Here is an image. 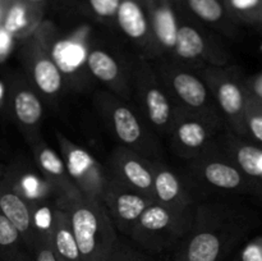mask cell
Listing matches in <instances>:
<instances>
[{"instance_id": "cell-34", "label": "cell", "mask_w": 262, "mask_h": 261, "mask_svg": "<svg viewBox=\"0 0 262 261\" xmlns=\"http://www.w3.org/2000/svg\"><path fill=\"white\" fill-rule=\"evenodd\" d=\"M30 2H35V3H38V2H43V0H30Z\"/></svg>"}, {"instance_id": "cell-5", "label": "cell", "mask_w": 262, "mask_h": 261, "mask_svg": "<svg viewBox=\"0 0 262 261\" xmlns=\"http://www.w3.org/2000/svg\"><path fill=\"white\" fill-rule=\"evenodd\" d=\"M207 181L214 186L225 189H235L246 183L241 170L224 163H211L205 170Z\"/></svg>"}, {"instance_id": "cell-13", "label": "cell", "mask_w": 262, "mask_h": 261, "mask_svg": "<svg viewBox=\"0 0 262 261\" xmlns=\"http://www.w3.org/2000/svg\"><path fill=\"white\" fill-rule=\"evenodd\" d=\"M113 118H114L115 130L120 140L127 143H132L138 140L141 135V128L130 110L125 107H118Z\"/></svg>"}, {"instance_id": "cell-4", "label": "cell", "mask_w": 262, "mask_h": 261, "mask_svg": "<svg viewBox=\"0 0 262 261\" xmlns=\"http://www.w3.org/2000/svg\"><path fill=\"white\" fill-rule=\"evenodd\" d=\"M222 252V241L210 232L192 238L187 250V261H216Z\"/></svg>"}, {"instance_id": "cell-27", "label": "cell", "mask_w": 262, "mask_h": 261, "mask_svg": "<svg viewBox=\"0 0 262 261\" xmlns=\"http://www.w3.org/2000/svg\"><path fill=\"white\" fill-rule=\"evenodd\" d=\"M242 261H262V237L251 241L242 251Z\"/></svg>"}, {"instance_id": "cell-32", "label": "cell", "mask_w": 262, "mask_h": 261, "mask_svg": "<svg viewBox=\"0 0 262 261\" xmlns=\"http://www.w3.org/2000/svg\"><path fill=\"white\" fill-rule=\"evenodd\" d=\"M25 187L30 193H35L37 191V182L33 178H28L25 181Z\"/></svg>"}, {"instance_id": "cell-25", "label": "cell", "mask_w": 262, "mask_h": 261, "mask_svg": "<svg viewBox=\"0 0 262 261\" xmlns=\"http://www.w3.org/2000/svg\"><path fill=\"white\" fill-rule=\"evenodd\" d=\"M40 163L45 170L51 174H61L63 173V163L60 159L55 155V153L49 148H45L40 154Z\"/></svg>"}, {"instance_id": "cell-20", "label": "cell", "mask_w": 262, "mask_h": 261, "mask_svg": "<svg viewBox=\"0 0 262 261\" xmlns=\"http://www.w3.org/2000/svg\"><path fill=\"white\" fill-rule=\"evenodd\" d=\"M179 140L188 147H199L205 142L206 133L204 127L196 122L183 123L178 129Z\"/></svg>"}, {"instance_id": "cell-26", "label": "cell", "mask_w": 262, "mask_h": 261, "mask_svg": "<svg viewBox=\"0 0 262 261\" xmlns=\"http://www.w3.org/2000/svg\"><path fill=\"white\" fill-rule=\"evenodd\" d=\"M92 10L100 17H112L117 14L120 0H89Z\"/></svg>"}, {"instance_id": "cell-11", "label": "cell", "mask_w": 262, "mask_h": 261, "mask_svg": "<svg viewBox=\"0 0 262 261\" xmlns=\"http://www.w3.org/2000/svg\"><path fill=\"white\" fill-rule=\"evenodd\" d=\"M35 81L37 86L42 90L45 94H54L59 91L61 86V76L58 67L49 59H41L36 63Z\"/></svg>"}, {"instance_id": "cell-33", "label": "cell", "mask_w": 262, "mask_h": 261, "mask_svg": "<svg viewBox=\"0 0 262 261\" xmlns=\"http://www.w3.org/2000/svg\"><path fill=\"white\" fill-rule=\"evenodd\" d=\"M258 22H260L261 26H262V10H261V15H260V20H258Z\"/></svg>"}, {"instance_id": "cell-2", "label": "cell", "mask_w": 262, "mask_h": 261, "mask_svg": "<svg viewBox=\"0 0 262 261\" xmlns=\"http://www.w3.org/2000/svg\"><path fill=\"white\" fill-rule=\"evenodd\" d=\"M118 23L120 28L132 38H141L147 31L143 10L135 0H123L120 2L117 12Z\"/></svg>"}, {"instance_id": "cell-8", "label": "cell", "mask_w": 262, "mask_h": 261, "mask_svg": "<svg viewBox=\"0 0 262 261\" xmlns=\"http://www.w3.org/2000/svg\"><path fill=\"white\" fill-rule=\"evenodd\" d=\"M154 26H155L156 36L163 45L168 46V48L176 45L178 27H177L176 17L170 8L159 7L155 10Z\"/></svg>"}, {"instance_id": "cell-12", "label": "cell", "mask_w": 262, "mask_h": 261, "mask_svg": "<svg viewBox=\"0 0 262 261\" xmlns=\"http://www.w3.org/2000/svg\"><path fill=\"white\" fill-rule=\"evenodd\" d=\"M53 55L61 71L73 72L83 60L84 51L81 46L76 44L61 41L55 45Z\"/></svg>"}, {"instance_id": "cell-7", "label": "cell", "mask_w": 262, "mask_h": 261, "mask_svg": "<svg viewBox=\"0 0 262 261\" xmlns=\"http://www.w3.org/2000/svg\"><path fill=\"white\" fill-rule=\"evenodd\" d=\"M13 105H14L15 115L23 124H35L40 119L42 107L37 97L31 91L23 90L17 92Z\"/></svg>"}, {"instance_id": "cell-28", "label": "cell", "mask_w": 262, "mask_h": 261, "mask_svg": "<svg viewBox=\"0 0 262 261\" xmlns=\"http://www.w3.org/2000/svg\"><path fill=\"white\" fill-rule=\"evenodd\" d=\"M91 159L81 150H76L72 153L71 161H69V169L73 174H79L89 166Z\"/></svg>"}, {"instance_id": "cell-31", "label": "cell", "mask_w": 262, "mask_h": 261, "mask_svg": "<svg viewBox=\"0 0 262 261\" xmlns=\"http://www.w3.org/2000/svg\"><path fill=\"white\" fill-rule=\"evenodd\" d=\"M36 261H59L58 257L55 256L53 250L50 248H42L38 251L37 256H36Z\"/></svg>"}, {"instance_id": "cell-16", "label": "cell", "mask_w": 262, "mask_h": 261, "mask_svg": "<svg viewBox=\"0 0 262 261\" xmlns=\"http://www.w3.org/2000/svg\"><path fill=\"white\" fill-rule=\"evenodd\" d=\"M146 101H147L150 119L158 125L166 123V120L169 119V114H170V106H169L165 95L156 89L150 90Z\"/></svg>"}, {"instance_id": "cell-14", "label": "cell", "mask_w": 262, "mask_h": 261, "mask_svg": "<svg viewBox=\"0 0 262 261\" xmlns=\"http://www.w3.org/2000/svg\"><path fill=\"white\" fill-rule=\"evenodd\" d=\"M87 64L92 73L102 81H112L118 76V64L114 59L104 51H92L87 58Z\"/></svg>"}, {"instance_id": "cell-24", "label": "cell", "mask_w": 262, "mask_h": 261, "mask_svg": "<svg viewBox=\"0 0 262 261\" xmlns=\"http://www.w3.org/2000/svg\"><path fill=\"white\" fill-rule=\"evenodd\" d=\"M27 25V12L22 4H13L8 10L4 20V28L8 33H15Z\"/></svg>"}, {"instance_id": "cell-21", "label": "cell", "mask_w": 262, "mask_h": 261, "mask_svg": "<svg viewBox=\"0 0 262 261\" xmlns=\"http://www.w3.org/2000/svg\"><path fill=\"white\" fill-rule=\"evenodd\" d=\"M158 196L163 201H171L179 193V183L170 171H161L155 181Z\"/></svg>"}, {"instance_id": "cell-3", "label": "cell", "mask_w": 262, "mask_h": 261, "mask_svg": "<svg viewBox=\"0 0 262 261\" xmlns=\"http://www.w3.org/2000/svg\"><path fill=\"white\" fill-rule=\"evenodd\" d=\"M0 211L17 228L19 234L28 232L31 227V215L19 196L12 192H2L0 193Z\"/></svg>"}, {"instance_id": "cell-6", "label": "cell", "mask_w": 262, "mask_h": 261, "mask_svg": "<svg viewBox=\"0 0 262 261\" xmlns=\"http://www.w3.org/2000/svg\"><path fill=\"white\" fill-rule=\"evenodd\" d=\"M174 89L179 96L192 106H201L206 100V90L196 77L181 73L174 78Z\"/></svg>"}, {"instance_id": "cell-23", "label": "cell", "mask_w": 262, "mask_h": 261, "mask_svg": "<svg viewBox=\"0 0 262 261\" xmlns=\"http://www.w3.org/2000/svg\"><path fill=\"white\" fill-rule=\"evenodd\" d=\"M229 5L237 14L247 20H260L262 0H229Z\"/></svg>"}, {"instance_id": "cell-17", "label": "cell", "mask_w": 262, "mask_h": 261, "mask_svg": "<svg viewBox=\"0 0 262 261\" xmlns=\"http://www.w3.org/2000/svg\"><path fill=\"white\" fill-rule=\"evenodd\" d=\"M188 4L201 19L207 22H217L224 15V8L219 0H188Z\"/></svg>"}, {"instance_id": "cell-1", "label": "cell", "mask_w": 262, "mask_h": 261, "mask_svg": "<svg viewBox=\"0 0 262 261\" xmlns=\"http://www.w3.org/2000/svg\"><path fill=\"white\" fill-rule=\"evenodd\" d=\"M217 99L220 106L229 117L238 118L241 124L245 125V110L248 101L245 89L232 79L224 81L217 90Z\"/></svg>"}, {"instance_id": "cell-15", "label": "cell", "mask_w": 262, "mask_h": 261, "mask_svg": "<svg viewBox=\"0 0 262 261\" xmlns=\"http://www.w3.org/2000/svg\"><path fill=\"white\" fill-rule=\"evenodd\" d=\"M245 125L252 137L262 145V101L251 95L246 105Z\"/></svg>"}, {"instance_id": "cell-29", "label": "cell", "mask_w": 262, "mask_h": 261, "mask_svg": "<svg viewBox=\"0 0 262 261\" xmlns=\"http://www.w3.org/2000/svg\"><path fill=\"white\" fill-rule=\"evenodd\" d=\"M248 92L251 96L256 97V99L261 100L262 101V72L250 79L248 83Z\"/></svg>"}, {"instance_id": "cell-18", "label": "cell", "mask_w": 262, "mask_h": 261, "mask_svg": "<svg viewBox=\"0 0 262 261\" xmlns=\"http://www.w3.org/2000/svg\"><path fill=\"white\" fill-rule=\"evenodd\" d=\"M146 202L136 194H122L118 199V212L125 220H135L145 211Z\"/></svg>"}, {"instance_id": "cell-22", "label": "cell", "mask_w": 262, "mask_h": 261, "mask_svg": "<svg viewBox=\"0 0 262 261\" xmlns=\"http://www.w3.org/2000/svg\"><path fill=\"white\" fill-rule=\"evenodd\" d=\"M124 174L130 183L137 186L138 188H148L152 183L150 173L135 160H129L124 165Z\"/></svg>"}, {"instance_id": "cell-19", "label": "cell", "mask_w": 262, "mask_h": 261, "mask_svg": "<svg viewBox=\"0 0 262 261\" xmlns=\"http://www.w3.org/2000/svg\"><path fill=\"white\" fill-rule=\"evenodd\" d=\"M170 223V215L165 209L154 206L141 214V225L148 230H161Z\"/></svg>"}, {"instance_id": "cell-9", "label": "cell", "mask_w": 262, "mask_h": 261, "mask_svg": "<svg viewBox=\"0 0 262 261\" xmlns=\"http://www.w3.org/2000/svg\"><path fill=\"white\" fill-rule=\"evenodd\" d=\"M176 50L184 59H193L202 53L205 44L200 33L192 27L184 26L178 28L176 40Z\"/></svg>"}, {"instance_id": "cell-10", "label": "cell", "mask_w": 262, "mask_h": 261, "mask_svg": "<svg viewBox=\"0 0 262 261\" xmlns=\"http://www.w3.org/2000/svg\"><path fill=\"white\" fill-rule=\"evenodd\" d=\"M235 159L243 173L262 181V147L253 145L239 146L235 151Z\"/></svg>"}, {"instance_id": "cell-30", "label": "cell", "mask_w": 262, "mask_h": 261, "mask_svg": "<svg viewBox=\"0 0 262 261\" xmlns=\"http://www.w3.org/2000/svg\"><path fill=\"white\" fill-rule=\"evenodd\" d=\"M51 222V215L50 211L48 209H41L40 211H37L36 214V224L38 225L42 229H46V228L50 225Z\"/></svg>"}]
</instances>
